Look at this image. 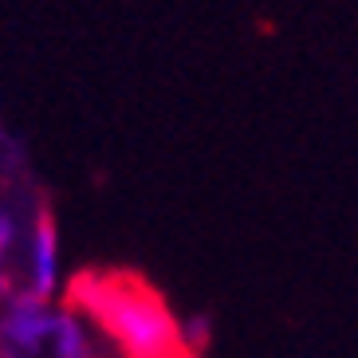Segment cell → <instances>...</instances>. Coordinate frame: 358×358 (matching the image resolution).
Instances as JSON below:
<instances>
[{
  "label": "cell",
  "instance_id": "cell-2",
  "mask_svg": "<svg viewBox=\"0 0 358 358\" xmlns=\"http://www.w3.org/2000/svg\"><path fill=\"white\" fill-rule=\"evenodd\" d=\"M4 295H12V287H8V280H0V299H4Z\"/></svg>",
  "mask_w": 358,
  "mask_h": 358
},
{
  "label": "cell",
  "instance_id": "cell-1",
  "mask_svg": "<svg viewBox=\"0 0 358 358\" xmlns=\"http://www.w3.org/2000/svg\"><path fill=\"white\" fill-rule=\"evenodd\" d=\"M64 307H71L115 358H197L162 292L134 272H79L67 284Z\"/></svg>",
  "mask_w": 358,
  "mask_h": 358
}]
</instances>
